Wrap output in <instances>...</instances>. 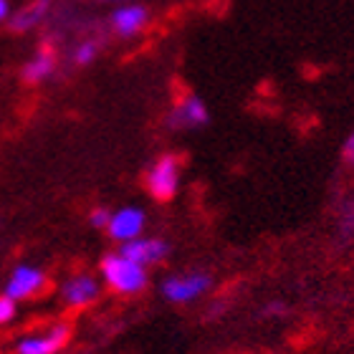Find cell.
Returning <instances> with one entry per match:
<instances>
[{"mask_svg":"<svg viewBox=\"0 0 354 354\" xmlns=\"http://www.w3.org/2000/svg\"><path fill=\"white\" fill-rule=\"evenodd\" d=\"M102 279L117 294L132 296L147 286V268L129 261L122 253H109L102 261Z\"/></svg>","mask_w":354,"mask_h":354,"instance_id":"6da1fadb","label":"cell"},{"mask_svg":"<svg viewBox=\"0 0 354 354\" xmlns=\"http://www.w3.org/2000/svg\"><path fill=\"white\" fill-rule=\"evenodd\" d=\"M210 286H213L210 273H203V271L177 273V276H170V279L162 281V294L172 304H190L198 296L207 294Z\"/></svg>","mask_w":354,"mask_h":354,"instance_id":"7a4b0ae2","label":"cell"},{"mask_svg":"<svg viewBox=\"0 0 354 354\" xmlns=\"http://www.w3.org/2000/svg\"><path fill=\"white\" fill-rule=\"evenodd\" d=\"M147 190L157 200H172L180 190V162L175 155H162L147 170Z\"/></svg>","mask_w":354,"mask_h":354,"instance_id":"3957f363","label":"cell"},{"mask_svg":"<svg viewBox=\"0 0 354 354\" xmlns=\"http://www.w3.org/2000/svg\"><path fill=\"white\" fill-rule=\"evenodd\" d=\"M207 119H210V111H207L205 102L195 94H187L172 106L167 124L172 129H198V127L207 124Z\"/></svg>","mask_w":354,"mask_h":354,"instance_id":"277c9868","label":"cell"},{"mask_svg":"<svg viewBox=\"0 0 354 354\" xmlns=\"http://www.w3.org/2000/svg\"><path fill=\"white\" fill-rule=\"evenodd\" d=\"M142 230H145V213L134 205L119 207L117 213H111V221L106 225L109 238L117 243H129L142 236Z\"/></svg>","mask_w":354,"mask_h":354,"instance_id":"5b68a950","label":"cell"},{"mask_svg":"<svg viewBox=\"0 0 354 354\" xmlns=\"http://www.w3.org/2000/svg\"><path fill=\"white\" fill-rule=\"evenodd\" d=\"M46 283V276L41 268L36 266H28V263H21L15 266L13 273H10V279L6 283V294L15 301H21V299H28V296L38 294Z\"/></svg>","mask_w":354,"mask_h":354,"instance_id":"8992f818","label":"cell"},{"mask_svg":"<svg viewBox=\"0 0 354 354\" xmlns=\"http://www.w3.org/2000/svg\"><path fill=\"white\" fill-rule=\"evenodd\" d=\"M68 342V326L59 324L44 334H28L18 342V354H56L59 349L66 347Z\"/></svg>","mask_w":354,"mask_h":354,"instance_id":"52a82bcc","label":"cell"},{"mask_svg":"<svg viewBox=\"0 0 354 354\" xmlns=\"http://www.w3.org/2000/svg\"><path fill=\"white\" fill-rule=\"evenodd\" d=\"M167 251H170V245L165 243V241H160V238H142V236L129 241V243H122V248H119L122 256H127L134 263L145 266V268L157 263V261H162L167 256Z\"/></svg>","mask_w":354,"mask_h":354,"instance_id":"ba28073f","label":"cell"},{"mask_svg":"<svg viewBox=\"0 0 354 354\" xmlns=\"http://www.w3.org/2000/svg\"><path fill=\"white\" fill-rule=\"evenodd\" d=\"M61 296H64V301L68 306L82 309V306H88V304H94L99 299V281L94 276H88V273H76L68 281H64Z\"/></svg>","mask_w":354,"mask_h":354,"instance_id":"9c48e42d","label":"cell"},{"mask_svg":"<svg viewBox=\"0 0 354 354\" xmlns=\"http://www.w3.org/2000/svg\"><path fill=\"white\" fill-rule=\"evenodd\" d=\"M149 21V13L145 6H137V3H129V6H119L114 13H111V28L114 33L122 38H132L137 36Z\"/></svg>","mask_w":354,"mask_h":354,"instance_id":"30bf717a","label":"cell"},{"mask_svg":"<svg viewBox=\"0 0 354 354\" xmlns=\"http://www.w3.org/2000/svg\"><path fill=\"white\" fill-rule=\"evenodd\" d=\"M48 8H51V0H30L28 6H23L15 15H10V28L18 30V33H28L44 21L48 15Z\"/></svg>","mask_w":354,"mask_h":354,"instance_id":"8fae6325","label":"cell"},{"mask_svg":"<svg viewBox=\"0 0 354 354\" xmlns=\"http://www.w3.org/2000/svg\"><path fill=\"white\" fill-rule=\"evenodd\" d=\"M53 71H56V59H53V53L38 51L36 56L23 66V82H28V84L46 82L48 76H53Z\"/></svg>","mask_w":354,"mask_h":354,"instance_id":"7c38bea8","label":"cell"},{"mask_svg":"<svg viewBox=\"0 0 354 354\" xmlns=\"http://www.w3.org/2000/svg\"><path fill=\"white\" fill-rule=\"evenodd\" d=\"M96 56H99V44L91 41V38H88V41H82V44L74 48V64L76 66H88Z\"/></svg>","mask_w":354,"mask_h":354,"instance_id":"4fadbf2b","label":"cell"},{"mask_svg":"<svg viewBox=\"0 0 354 354\" xmlns=\"http://www.w3.org/2000/svg\"><path fill=\"white\" fill-rule=\"evenodd\" d=\"M15 311H18V304H15V299H10L8 294L0 296V326L10 324V322L15 319Z\"/></svg>","mask_w":354,"mask_h":354,"instance_id":"5bb4252c","label":"cell"},{"mask_svg":"<svg viewBox=\"0 0 354 354\" xmlns=\"http://www.w3.org/2000/svg\"><path fill=\"white\" fill-rule=\"evenodd\" d=\"M111 221V213L106 210V207H96V210H91V218H88V223L94 225V228H106Z\"/></svg>","mask_w":354,"mask_h":354,"instance_id":"9a60e30c","label":"cell"},{"mask_svg":"<svg viewBox=\"0 0 354 354\" xmlns=\"http://www.w3.org/2000/svg\"><path fill=\"white\" fill-rule=\"evenodd\" d=\"M342 230L344 233H354V203L344 210V218H342Z\"/></svg>","mask_w":354,"mask_h":354,"instance_id":"2e32d148","label":"cell"},{"mask_svg":"<svg viewBox=\"0 0 354 354\" xmlns=\"http://www.w3.org/2000/svg\"><path fill=\"white\" fill-rule=\"evenodd\" d=\"M342 155H344V160L347 162L354 165V132L349 134L347 140H344V147H342Z\"/></svg>","mask_w":354,"mask_h":354,"instance_id":"e0dca14e","label":"cell"},{"mask_svg":"<svg viewBox=\"0 0 354 354\" xmlns=\"http://www.w3.org/2000/svg\"><path fill=\"white\" fill-rule=\"evenodd\" d=\"M10 21V6H8V0H0V23Z\"/></svg>","mask_w":354,"mask_h":354,"instance_id":"ac0fdd59","label":"cell"},{"mask_svg":"<svg viewBox=\"0 0 354 354\" xmlns=\"http://www.w3.org/2000/svg\"><path fill=\"white\" fill-rule=\"evenodd\" d=\"M266 311H268V314H279V311H283V306H281V304H271Z\"/></svg>","mask_w":354,"mask_h":354,"instance_id":"d6986e66","label":"cell"},{"mask_svg":"<svg viewBox=\"0 0 354 354\" xmlns=\"http://www.w3.org/2000/svg\"><path fill=\"white\" fill-rule=\"evenodd\" d=\"M117 3H122V0H117Z\"/></svg>","mask_w":354,"mask_h":354,"instance_id":"ffe728a7","label":"cell"}]
</instances>
